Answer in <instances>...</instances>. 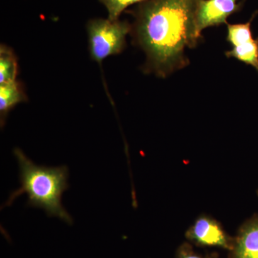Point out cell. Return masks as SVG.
<instances>
[{
    "label": "cell",
    "mask_w": 258,
    "mask_h": 258,
    "mask_svg": "<svg viewBox=\"0 0 258 258\" xmlns=\"http://www.w3.org/2000/svg\"><path fill=\"white\" fill-rule=\"evenodd\" d=\"M200 0H147L132 11L131 33L145 52L144 69L166 78L184 69L186 48L198 45L196 15Z\"/></svg>",
    "instance_id": "cell-1"
},
{
    "label": "cell",
    "mask_w": 258,
    "mask_h": 258,
    "mask_svg": "<svg viewBox=\"0 0 258 258\" xmlns=\"http://www.w3.org/2000/svg\"><path fill=\"white\" fill-rule=\"evenodd\" d=\"M13 153L20 168L21 186L11 193L1 210L11 206L15 199L25 193L28 197L27 206L42 209L49 217L73 225V217L62 204V194L69 188V168L37 165L19 148H15Z\"/></svg>",
    "instance_id": "cell-2"
},
{
    "label": "cell",
    "mask_w": 258,
    "mask_h": 258,
    "mask_svg": "<svg viewBox=\"0 0 258 258\" xmlns=\"http://www.w3.org/2000/svg\"><path fill=\"white\" fill-rule=\"evenodd\" d=\"M87 31L90 55L101 64L104 59L124 50L132 24L120 20L92 19L88 22Z\"/></svg>",
    "instance_id": "cell-3"
},
{
    "label": "cell",
    "mask_w": 258,
    "mask_h": 258,
    "mask_svg": "<svg viewBox=\"0 0 258 258\" xmlns=\"http://www.w3.org/2000/svg\"><path fill=\"white\" fill-rule=\"evenodd\" d=\"M185 235L188 240L200 247H216L229 251L235 242V238L228 235L221 224L206 215L198 217Z\"/></svg>",
    "instance_id": "cell-4"
},
{
    "label": "cell",
    "mask_w": 258,
    "mask_h": 258,
    "mask_svg": "<svg viewBox=\"0 0 258 258\" xmlns=\"http://www.w3.org/2000/svg\"><path fill=\"white\" fill-rule=\"evenodd\" d=\"M242 3L239 0H200L196 15L197 31L227 23L231 15L240 11Z\"/></svg>",
    "instance_id": "cell-5"
},
{
    "label": "cell",
    "mask_w": 258,
    "mask_h": 258,
    "mask_svg": "<svg viewBox=\"0 0 258 258\" xmlns=\"http://www.w3.org/2000/svg\"><path fill=\"white\" fill-rule=\"evenodd\" d=\"M230 252V258H258V214L241 226Z\"/></svg>",
    "instance_id": "cell-6"
},
{
    "label": "cell",
    "mask_w": 258,
    "mask_h": 258,
    "mask_svg": "<svg viewBox=\"0 0 258 258\" xmlns=\"http://www.w3.org/2000/svg\"><path fill=\"white\" fill-rule=\"evenodd\" d=\"M28 101L22 83L14 81L0 84V125L3 128L8 114L19 103Z\"/></svg>",
    "instance_id": "cell-7"
},
{
    "label": "cell",
    "mask_w": 258,
    "mask_h": 258,
    "mask_svg": "<svg viewBox=\"0 0 258 258\" xmlns=\"http://www.w3.org/2000/svg\"><path fill=\"white\" fill-rule=\"evenodd\" d=\"M18 74V58L11 47L0 46V84L16 81Z\"/></svg>",
    "instance_id": "cell-8"
},
{
    "label": "cell",
    "mask_w": 258,
    "mask_h": 258,
    "mask_svg": "<svg viewBox=\"0 0 258 258\" xmlns=\"http://www.w3.org/2000/svg\"><path fill=\"white\" fill-rule=\"evenodd\" d=\"M227 57H234L258 71V37L227 51Z\"/></svg>",
    "instance_id": "cell-9"
},
{
    "label": "cell",
    "mask_w": 258,
    "mask_h": 258,
    "mask_svg": "<svg viewBox=\"0 0 258 258\" xmlns=\"http://www.w3.org/2000/svg\"><path fill=\"white\" fill-rule=\"evenodd\" d=\"M254 15L252 19L246 23L227 24V40L232 47L239 46L253 40L254 37L252 36L251 29V24Z\"/></svg>",
    "instance_id": "cell-10"
},
{
    "label": "cell",
    "mask_w": 258,
    "mask_h": 258,
    "mask_svg": "<svg viewBox=\"0 0 258 258\" xmlns=\"http://www.w3.org/2000/svg\"><path fill=\"white\" fill-rule=\"evenodd\" d=\"M108 12V19L115 20H119L120 15L128 7L134 5H139L147 0H98Z\"/></svg>",
    "instance_id": "cell-11"
},
{
    "label": "cell",
    "mask_w": 258,
    "mask_h": 258,
    "mask_svg": "<svg viewBox=\"0 0 258 258\" xmlns=\"http://www.w3.org/2000/svg\"><path fill=\"white\" fill-rule=\"evenodd\" d=\"M176 258H212L209 255H204L195 252L192 246L189 243H183L176 251Z\"/></svg>",
    "instance_id": "cell-12"
},
{
    "label": "cell",
    "mask_w": 258,
    "mask_h": 258,
    "mask_svg": "<svg viewBox=\"0 0 258 258\" xmlns=\"http://www.w3.org/2000/svg\"><path fill=\"white\" fill-rule=\"evenodd\" d=\"M257 197H258V189H257Z\"/></svg>",
    "instance_id": "cell-13"
}]
</instances>
